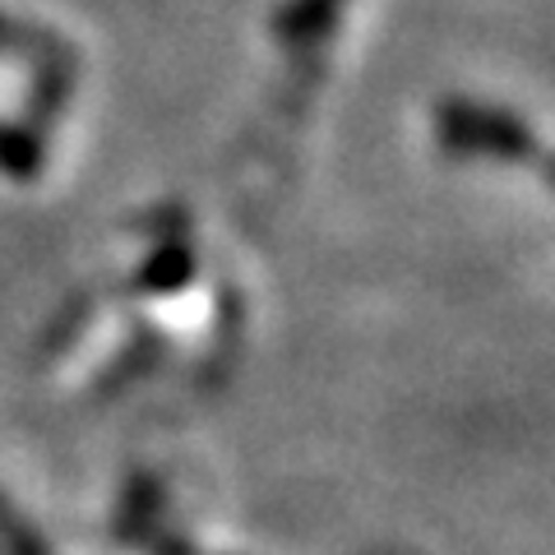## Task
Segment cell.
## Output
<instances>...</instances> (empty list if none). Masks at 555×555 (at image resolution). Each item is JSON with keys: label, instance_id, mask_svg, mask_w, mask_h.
<instances>
[{"label": "cell", "instance_id": "1", "mask_svg": "<svg viewBox=\"0 0 555 555\" xmlns=\"http://www.w3.org/2000/svg\"><path fill=\"white\" fill-rule=\"evenodd\" d=\"M0 167H5V171H33V167H38V149H33L20 130L0 126Z\"/></svg>", "mask_w": 555, "mask_h": 555}, {"label": "cell", "instance_id": "2", "mask_svg": "<svg viewBox=\"0 0 555 555\" xmlns=\"http://www.w3.org/2000/svg\"><path fill=\"white\" fill-rule=\"evenodd\" d=\"M0 532H5V537H10V546H14V555H42V551H33V542H28V537H24V528H20V524H14V514H10L5 505H0Z\"/></svg>", "mask_w": 555, "mask_h": 555}]
</instances>
